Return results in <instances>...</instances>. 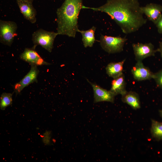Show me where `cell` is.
Listing matches in <instances>:
<instances>
[{
    "label": "cell",
    "mask_w": 162,
    "mask_h": 162,
    "mask_svg": "<svg viewBox=\"0 0 162 162\" xmlns=\"http://www.w3.org/2000/svg\"><path fill=\"white\" fill-rule=\"evenodd\" d=\"M138 0H107L98 8L83 6V9L106 13L120 27L123 33L129 34L138 31L147 22Z\"/></svg>",
    "instance_id": "obj_1"
},
{
    "label": "cell",
    "mask_w": 162,
    "mask_h": 162,
    "mask_svg": "<svg viewBox=\"0 0 162 162\" xmlns=\"http://www.w3.org/2000/svg\"><path fill=\"white\" fill-rule=\"evenodd\" d=\"M83 0H65L56 11L57 32L58 35L75 38L79 30L78 20L83 6Z\"/></svg>",
    "instance_id": "obj_2"
},
{
    "label": "cell",
    "mask_w": 162,
    "mask_h": 162,
    "mask_svg": "<svg viewBox=\"0 0 162 162\" xmlns=\"http://www.w3.org/2000/svg\"><path fill=\"white\" fill-rule=\"evenodd\" d=\"M58 33L46 31L42 29H39L32 34V40L34 46L40 45L49 52H51L53 48V43Z\"/></svg>",
    "instance_id": "obj_3"
},
{
    "label": "cell",
    "mask_w": 162,
    "mask_h": 162,
    "mask_svg": "<svg viewBox=\"0 0 162 162\" xmlns=\"http://www.w3.org/2000/svg\"><path fill=\"white\" fill-rule=\"evenodd\" d=\"M127 39L125 37H113L101 34L99 42L102 48L109 53L120 52L123 51Z\"/></svg>",
    "instance_id": "obj_4"
},
{
    "label": "cell",
    "mask_w": 162,
    "mask_h": 162,
    "mask_svg": "<svg viewBox=\"0 0 162 162\" xmlns=\"http://www.w3.org/2000/svg\"><path fill=\"white\" fill-rule=\"evenodd\" d=\"M16 24L12 21H0V42L4 45L11 46L14 38L17 35Z\"/></svg>",
    "instance_id": "obj_5"
},
{
    "label": "cell",
    "mask_w": 162,
    "mask_h": 162,
    "mask_svg": "<svg viewBox=\"0 0 162 162\" xmlns=\"http://www.w3.org/2000/svg\"><path fill=\"white\" fill-rule=\"evenodd\" d=\"M132 46L136 60L142 61L146 58L155 56L159 52L158 49H154V45L151 43L133 44Z\"/></svg>",
    "instance_id": "obj_6"
},
{
    "label": "cell",
    "mask_w": 162,
    "mask_h": 162,
    "mask_svg": "<svg viewBox=\"0 0 162 162\" xmlns=\"http://www.w3.org/2000/svg\"><path fill=\"white\" fill-rule=\"evenodd\" d=\"M39 71L37 66L31 65L30 70L19 82L14 86V92L17 95L19 94L25 87L34 82H37Z\"/></svg>",
    "instance_id": "obj_7"
},
{
    "label": "cell",
    "mask_w": 162,
    "mask_h": 162,
    "mask_svg": "<svg viewBox=\"0 0 162 162\" xmlns=\"http://www.w3.org/2000/svg\"><path fill=\"white\" fill-rule=\"evenodd\" d=\"M34 46L31 48H26L20 56V59L32 65L37 66L49 65L51 64L45 61L35 50Z\"/></svg>",
    "instance_id": "obj_8"
},
{
    "label": "cell",
    "mask_w": 162,
    "mask_h": 162,
    "mask_svg": "<svg viewBox=\"0 0 162 162\" xmlns=\"http://www.w3.org/2000/svg\"><path fill=\"white\" fill-rule=\"evenodd\" d=\"M91 85L94 92V103L106 101L113 103L115 95L110 91L105 89L96 83L87 80Z\"/></svg>",
    "instance_id": "obj_9"
},
{
    "label": "cell",
    "mask_w": 162,
    "mask_h": 162,
    "mask_svg": "<svg viewBox=\"0 0 162 162\" xmlns=\"http://www.w3.org/2000/svg\"><path fill=\"white\" fill-rule=\"evenodd\" d=\"M132 74L135 80L137 81L150 80L153 79L154 73L147 67L144 65L142 61H137L132 68Z\"/></svg>",
    "instance_id": "obj_10"
},
{
    "label": "cell",
    "mask_w": 162,
    "mask_h": 162,
    "mask_svg": "<svg viewBox=\"0 0 162 162\" xmlns=\"http://www.w3.org/2000/svg\"><path fill=\"white\" fill-rule=\"evenodd\" d=\"M141 9L148 19L155 24L162 15V5L159 4L151 3Z\"/></svg>",
    "instance_id": "obj_11"
},
{
    "label": "cell",
    "mask_w": 162,
    "mask_h": 162,
    "mask_svg": "<svg viewBox=\"0 0 162 162\" xmlns=\"http://www.w3.org/2000/svg\"><path fill=\"white\" fill-rule=\"evenodd\" d=\"M20 11L24 18L32 23L36 21V11L32 3L16 0Z\"/></svg>",
    "instance_id": "obj_12"
},
{
    "label": "cell",
    "mask_w": 162,
    "mask_h": 162,
    "mask_svg": "<svg viewBox=\"0 0 162 162\" xmlns=\"http://www.w3.org/2000/svg\"><path fill=\"white\" fill-rule=\"evenodd\" d=\"M122 100L134 110H137L141 107V104L139 96L136 92L130 91H127L122 94Z\"/></svg>",
    "instance_id": "obj_13"
},
{
    "label": "cell",
    "mask_w": 162,
    "mask_h": 162,
    "mask_svg": "<svg viewBox=\"0 0 162 162\" xmlns=\"http://www.w3.org/2000/svg\"><path fill=\"white\" fill-rule=\"evenodd\" d=\"M125 59L117 62L109 63L106 68L107 74L113 79L116 78L123 74V66Z\"/></svg>",
    "instance_id": "obj_14"
},
{
    "label": "cell",
    "mask_w": 162,
    "mask_h": 162,
    "mask_svg": "<svg viewBox=\"0 0 162 162\" xmlns=\"http://www.w3.org/2000/svg\"><path fill=\"white\" fill-rule=\"evenodd\" d=\"M126 83L123 74L120 76L113 79L111 83L110 91L115 95L120 94L122 95L127 91L126 89Z\"/></svg>",
    "instance_id": "obj_15"
},
{
    "label": "cell",
    "mask_w": 162,
    "mask_h": 162,
    "mask_svg": "<svg viewBox=\"0 0 162 162\" xmlns=\"http://www.w3.org/2000/svg\"><path fill=\"white\" fill-rule=\"evenodd\" d=\"M96 29V27L93 26L87 30H78V32L82 34V41L85 47H92L96 40L94 35Z\"/></svg>",
    "instance_id": "obj_16"
},
{
    "label": "cell",
    "mask_w": 162,
    "mask_h": 162,
    "mask_svg": "<svg viewBox=\"0 0 162 162\" xmlns=\"http://www.w3.org/2000/svg\"><path fill=\"white\" fill-rule=\"evenodd\" d=\"M151 133L152 137L158 141L162 140V122L152 119Z\"/></svg>",
    "instance_id": "obj_17"
},
{
    "label": "cell",
    "mask_w": 162,
    "mask_h": 162,
    "mask_svg": "<svg viewBox=\"0 0 162 162\" xmlns=\"http://www.w3.org/2000/svg\"><path fill=\"white\" fill-rule=\"evenodd\" d=\"M12 94L3 93L1 95L0 98V108L1 110H4L8 106L12 104Z\"/></svg>",
    "instance_id": "obj_18"
},
{
    "label": "cell",
    "mask_w": 162,
    "mask_h": 162,
    "mask_svg": "<svg viewBox=\"0 0 162 162\" xmlns=\"http://www.w3.org/2000/svg\"><path fill=\"white\" fill-rule=\"evenodd\" d=\"M154 79L158 87L162 89V69L154 73Z\"/></svg>",
    "instance_id": "obj_19"
},
{
    "label": "cell",
    "mask_w": 162,
    "mask_h": 162,
    "mask_svg": "<svg viewBox=\"0 0 162 162\" xmlns=\"http://www.w3.org/2000/svg\"><path fill=\"white\" fill-rule=\"evenodd\" d=\"M159 34H162V15L155 24Z\"/></svg>",
    "instance_id": "obj_20"
},
{
    "label": "cell",
    "mask_w": 162,
    "mask_h": 162,
    "mask_svg": "<svg viewBox=\"0 0 162 162\" xmlns=\"http://www.w3.org/2000/svg\"><path fill=\"white\" fill-rule=\"evenodd\" d=\"M158 49L159 50L158 52L160 53L161 56L162 58V42L160 43L159 48Z\"/></svg>",
    "instance_id": "obj_21"
},
{
    "label": "cell",
    "mask_w": 162,
    "mask_h": 162,
    "mask_svg": "<svg viewBox=\"0 0 162 162\" xmlns=\"http://www.w3.org/2000/svg\"><path fill=\"white\" fill-rule=\"evenodd\" d=\"M16 0L24 1L27 2L32 3L34 0Z\"/></svg>",
    "instance_id": "obj_22"
},
{
    "label": "cell",
    "mask_w": 162,
    "mask_h": 162,
    "mask_svg": "<svg viewBox=\"0 0 162 162\" xmlns=\"http://www.w3.org/2000/svg\"><path fill=\"white\" fill-rule=\"evenodd\" d=\"M159 112L160 116L162 118V109L159 110Z\"/></svg>",
    "instance_id": "obj_23"
}]
</instances>
